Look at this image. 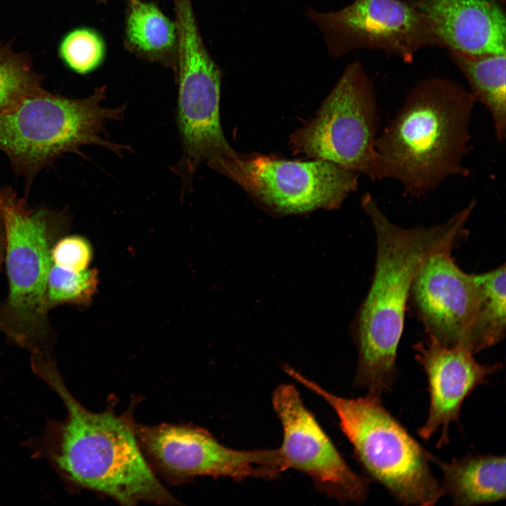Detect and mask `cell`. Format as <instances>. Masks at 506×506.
Returning <instances> with one entry per match:
<instances>
[{
  "instance_id": "23",
  "label": "cell",
  "mask_w": 506,
  "mask_h": 506,
  "mask_svg": "<svg viewBox=\"0 0 506 506\" xmlns=\"http://www.w3.org/2000/svg\"><path fill=\"white\" fill-rule=\"evenodd\" d=\"M4 247H5L4 231L1 219L0 218V268H1L3 261H4Z\"/></svg>"
},
{
  "instance_id": "21",
  "label": "cell",
  "mask_w": 506,
  "mask_h": 506,
  "mask_svg": "<svg viewBox=\"0 0 506 506\" xmlns=\"http://www.w3.org/2000/svg\"><path fill=\"white\" fill-rule=\"evenodd\" d=\"M40 87L39 76L22 56L0 48V113Z\"/></svg>"
},
{
  "instance_id": "14",
  "label": "cell",
  "mask_w": 506,
  "mask_h": 506,
  "mask_svg": "<svg viewBox=\"0 0 506 506\" xmlns=\"http://www.w3.org/2000/svg\"><path fill=\"white\" fill-rule=\"evenodd\" d=\"M441 47L469 54L506 53V19L496 0H413Z\"/></svg>"
},
{
  "instance_id": "15",
  "label": "cell",
  "mask_w": 506,
  "mask_h": 506,
  "mask_svg": "<svg viewBox=\"0 0 506 506\" xmlns=\"http://www.w3.org/2000/svg\"><path fill=\"white\" fill-rule=\"evenodd\" d=\"M122 42L141 60L176 71L178 34L174 20L155 1L125 0Z\"/></svg>"
},
{
  "instance_id": "24",
  "label": "cell",
  "mask_w": 506,
  "mask_h": 506,
  "mask_svg": "<svg viewBox=\"0 0 506 506\" xmlns=\"http://www.w3.org/2000/svg\"><path fill=\"white\" fill-rule=\"evenodd\" d=\"M95 1H96L97 3H98V4H103V5L108 4V2L110 1V0H95Z\"/></svg>"
},
{
  "instance_id": "6",
  "label": "cell",
  "mask_w": 506,
  "mask_h": 506,
  "mask_svg": "<svg viewBox=\"0 0 506 506\" xmlns=\"http://www.w3.org/2000/svg\"><path fill=\"white\" fill-rule=\"evenodd\" d=\"M105 85L83 98L52 94L41 87L0 113V150L30 186L41 169L64 153L86 145L104 147L122 156L130 147L110 141L106 125L123 118L126 104L105 108Z\"/></svg>"
},
{
  "instance_id": "17",
  "label": "cell",
  "mask_w": 506,
  "mask_h": 506,
  "mask_svg": "<svg viewBox=\"0 0 506 506\" xmlns=\"http://www.w3.org/2000/svg\"><path fill=\"white\" fill-rule=\"evenodd\" d=\"M449 53L476 102L482 103L490 113L495 136L502 143L506 136V53Z\"/></svg>"
},
{
  "instance_id": "7",
  "label": "cell",
  "mask_w": 506,
  "mask_h": 506,
  "mask_svg": "<svg viewBox=\"0 0 506 506\" xmlns=\"http://www.w3.org/2000/svg\"><path fill=\"white\" fill-rule=\"evenodd\" d=\"M378 120L373 84L356 60L315 117L292 134L290 145L294 154L331 162L373 181Z\"/></svg>"
},
{
  "instance_id": "12",
  "label": "cell",
  "mask_w": 506,
  "mask_h": 506,
  "mask_svg": "<svg viewBox=\"0 0 506 506\" xmlns=\"http://www.w3.org/2000/svg\"><path fill=\"white\" fill-rule=\"evenodd\" d=\"M451 251L427 256L410 290L427 336L448 347L464 346L477 299L474 274L462 271L451 257Z\"/></svg>"
},
{
  "instance_id": "1",
  "label": "cell",
  "mask_w": 506,
  "mask_h": 506,
  "mask_svg": "<svg viewBox=\"0 0 506 506\" xmlns=\"http://www.w3.org/2000/svg\"><path fill=\"white\" fill-rule=\"evenodd\" d=\"M476 205L470 202L446 221L404 228L392 223L369 193L361 197L376 238V259L369 291L352 325L358 350L354 384L381 396L397 377L396 356L411 285L422 261L440 250H452Z\"/></svg>"
},
{
  "instance_id": "20",
  "label": "cell",
  "mask_w": 506,
  "mask_h": 506,
  "mask_svg": "<svg viewBox=\"0 0 506 506\" xmlns=\"http://www.w3.org/2000/svg\"><path fill=\"white\" fill-rule=\"evenodd\" d=\"M60 52L68 67L76 73L87 74L103 65L107 57L108 46L98 30L80 27L66 35Z\"/></svg>"
},
{
  "instance_id": "11",
  "label": "cell",
  "mask_w": 506,
  "mask_h": 506,
  "mask_svg": "<svg viewBox=\"0 0 506 506\" xmlns=\"http://www.w3.org/2000/svg\"><path fill=\"white\" fill-rule=\"evenodd\" d=\"M272 405L282 425L280 449L288 468L307 475L317 490L340 503H363L370 480L349 467L295 387H277Z\"/></svg>"
},
{
  "instance_id": "3",
  "label": "cell",
  "mask_w": 506,
  "mask_h": 506,
  "mask_svg": "<svg viewBox=\"0 0 506 506\" xmlns=\"http://www.w3.org/2000/svg\"><path fill=\"white\" fill-rule=\"evenodd\" d=\"M31 363L66 407L54 459L70 481L125 506L179 505L145 460L129 412H91L72 396L48 355L34 353Z\"/></svg>"
},
{
  "instance_id": "9",
  "label": "cell",
  "mask_w": 506,
  "mask_h": 506,
  "mask_svg": "<svg viewBox=\"0 0 506 506\" xmlns=\"http://www.w3.org/2000/svg\"><path fill=\"white\" fill-rule=\"evenodd\" d=\"M358 174L331 162L240 155L227 177L278 215L338 209L358 187Z\"/></svg>"
},
{
  "instance_id": "5",
  "label": "cell",
  "mask_w": 506,
  "mask_h": 506,
  "mask_svg": "<svg viewBox=\"0 0 506 506\" xmlns=\"http://www.w3.org/2000/svg\"><path fill=\"white\" fill-rule=\"evenodd\" d=\"M8 293L0 306V330L32 352L47 353L52 330L46 304L51 252L68 226L67 214L31 208L8 187L0 190Z\"/></svg>"
},
{
  "instance_id": "2",
  "label": "cell",
  "mask_w": 506,
  "mask_h": 506,
  "mask_svg": "<svg viewBox=\"0 0 506 506\" xmlns=\"http://www.w3.org/2000/svg\"><path fill=\"white\" fill-rule=\"evenodd\" d=\"M475 99L443 78L420 81L377 136L374 180L398 181L406 195L422 197L454 176H467Z\"/></svg>"
},
{
  "instance_id": "19",
  "label": "cell",
  "mask_w": 506,
  "mask_h": 506,
  "mask_svg": "<svg viewBox=\"0 0 506 506\" xmlns=\"http://www.w3.org/2000/svg\"><path fill=\"white\" fill-rule=\"evenodd\" d=\"M96 269L72 271L52 263L47 280L46 304L48 311L63 304L86 305L98 285Z\"/></svg>"
},
{
  "instance_id": "18",
  "label": "cell",
  "mask_w": 506,
  "mask_h": 506,
  "mask_svg": "<svg viewBox=\"0 0 506 506\" xmlns=\"http://www.w3.org/2000/svg\"><path fill=\"white\" fill-rule=\"evenodd\" d=\"M474 276L477 299L464 344L472 354L491 348L505 336V264Z\"/></svg>"
},
{
  "instance_id": "16",
  "label": "cell",
  "mask_w": 506,
  "mask_h": 506,
  "mask_svg": "<svg viewBox=\"0 0 506 506\" xmlns=\"http://www.w3.org/2000/svg\"><path fill=\"white\" fill-rule=\"evenodd\" d=\"M430 461L439 467L444 495L455 505L489 504L506 498L505 457L468 455L450 462L430 454Z\"/></svg>"
},
{
  "instance_id": "4",
  "label": "cell",
  "mask_w": 506,
  "mask_h": 506,
  "mask_svg": "<svg viewBox=\"0 0 506 506\" xmlns=\"http://www.w3.org/2000/svg\"><path fill=\"white\" fill-rule=\"evenodd\" d=\"M283 369L332 408L368 478L382 486L398 503L434 505L444 495L429 467L431 453L385 408L381 396L342 397L288 365Z\"/></svg>"
},
{
  "instance_id": "22",
  "label": "cell",
  "mask_w": 506,
  "mask_h": 506,
  "mask_svg": "<svg viewBox=\"0 0 506 506\" xmlns=\"http://www.w3.org/2000/svg\"><path fill=\"white\" fill-rule=\"evenodd\" d=\"M92 256L89 242L78 235L61 237L54 245L51 252L52 263L72 271L87 268Z\"/></svg>"
},
{
  "instance_id": "13",
  "label": "cell",
  "mask_w": 506,
  "mask_h": 506,
  "mask_svg": "<svg viewBox=\"0 0 506 506\" xmlns=\"http://www.w3.org/2000/svg\"><path fill=\"white\" fill-rule=\"evenodd\" d=\"M413 349L415 361L426 375L429 397L427 417L417 434L427 441L440 431L436 446L441 448L449 442L451 423L459 422L465 400L502 365L481 364L462 344L445 346L429 336Z\"/></svg>"
},
{
  "instance_id": "8",
  "label": "cell",
  "mask_w": 506,
  "mask_h": 506,
  "mask_svg": "<svg viewBox=\"0 0 506 506\" xmlns=\"http://www.w3.org/2000/svg\"><path fill=\"white\" fill-rule=\"evenodd\" d=\"M141 450L150 468L170 484L197 476L276 479L287 469L281 450H240L220 443L207 430L192 424L135 422Z\"/></svg>"
},
{
  "instance_id": "10",
  "label": "cell",
  "mask_w": 506,
  "mask_h": 506,
  "mask_svg": "<svg viewBox=\"0 0 506 506\" xmlns=\"http://www.w3.org/2000/svg\"><path fill=\"white\" fill-rule=\"evenodd\" d=\"M306 14L320 29L334 58L364 48L410 63L421 49L441 47L430 20L410 1L353 0L337 11L309 9Z\"/></svg>"
}]
</instances>
